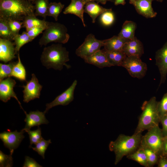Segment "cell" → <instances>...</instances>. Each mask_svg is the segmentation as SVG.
<instances>
[{"instance_id":"34","label":"cell","mask_w":167,"mask_h":167,"mask_svg":"<svg viewBox=\"0 0 167 167\" xmlns=\"http://www.w3.org/2000/svg\"><path fill=\"white\" fill-rule=\"evenodd\" d=\"M25 132H27L29 136L30 140L29 147L31 148L33 144H36L43 138L41 135V129L39 126L36 130L31 131L29 130L26 131Z\"/></svg>"},{"instance_id":"45","label":"cell","mask_w":167,"mask_h":167,"mask_svg":"<svg viewBox=\"0 0 167 167\" xmlns=\"http://www.w3.org/2000/svg\"><path fill=\"white\" fill-rule=\"evenodd\" d=\"M95 2H96V3H101L102 4H105L107 2L110 1L112 2H114L115 0H94Z\"/></svg>"},{"instance_id":"15","label":"cell","mask_w":167,"mask_h":167,"mask_svg":"<svg viewBox=\"0 0 167 167\" xmlns=\"http://www.w3.org/2000/svg\"><path fill=\"white\" fill-rule=\"evenodd\" d=\"M14 43L10 40L0 38V60L5 63L16 58Z\"/></svg>"},{"instance_id":"14","label":"cell","mask_w":167,"mask_h":167,"mask_svg":"<svg viewBox=\"0 0 167 167\" xmlns=\"http://www.w3.org/2000/svg\"><path fill=\"white\" fill-rule=\"evenodd\" d=\"M26 117L24 119L26 122L25 126L22 130L25 131L30 130L32 127L38 126L42 124H48L49 121L46 119L45 114L46 113L39 110L30 111L28 114L25 111Z\"/></svg>"},{"instance_id":"35","label":"cell","mask_w":167,"mask_h":167,"mask_svg":"<svg viewBox=\"0 0 167 167\" xmlns=\"http://www.w3.org/2000/svg\"><path fill=\"white\" fill-rule=\"evenodd\" d=\"M14 150L10 151L9 155H6L0 151V166L1 167H11L13 165L12 155Z\"/></svg>"},{"instance_id":"6","label":"cell","mask_w":167,"mask_h":167,"mask_svg":"<svg viewBox=\"0 0 167 167\" xmlns=\"http://www.w3.org/2000/svg\"><path fill=\"white\" fill-rule=\"evenodd\" d=\"M148 130L142 136L140 144L149 148L159 156L162 152L163 137L162 130L158 125Z\"/></svg>"},{"instance_id":"33","label":"cell","mask_w":167,"mask_h":167,"mask_svg":"<svg viewBox=\"0 0 167 167\" xmlns=\"http://www.w3.org/2000/svg\"><path fill=\"white\" fill-rule=\"evenodd\" d=\"M114 14L111 9L102 14L100 18L101 24L105 26H109L112 24L114 20Z\"/></svg>"},{"instance_id":"30","label":"cell","mask_w":167,"mask_h":167,"mask_svg":"<svg viewBox=\"0 0 167 167\" xmlns=\"http://www.w3.org/2000/svg\"><path fill=\"white\" fill-rule=\"evenodd\" d=\"M139 146L143 149L145 152L149 167L153 166L158 162V155L145 146L140 144Z\"/></svg>"},{"instance_id":"42","label":"cell","mask_w":167,"mask_h":167,"mask_svg":"<svg viewBox=\"0 0 167 167\" xmlns=\"http://www.w3.org/2000/svg\"><path fill=\"white\" fill-rule=\"evenodd\" d=\"M160 121L162 125V134L165 136L167 135V113L160 117Z\"/></svg>"},{"instance_id":"29","label":"cell","mask_w":167,"mask_h":167,"mask_svg":"<svg viewBox=\"0 0 167 167\" xmlns=\"http://www.w3.org/2000/svg\"><path fill=\"white\" fill-rule=\"evenodd\" d=\"M64 6V5L61 2H52L49 3L47 12V16L52 17L56 21Z\"/></svg>"},{"instance_id":"26","label":"cell","mask_w":167,"mask_h":167,"mask_svg":"<svg viewBox=\"0 0 167 167\" xmlns=\"http://www.w3.org/2000/svg\"><path fill=\"white\" fill-rule=\"evenodd\" d=\"M33 3L35 4V15L41 16L45 19L47 16L49 0H36Z\"/></svg>"},{"instance_id":"40","label":"cell","mask_w":167,"mask_h":167,"mask_svg":"<svg viewBox=\"0 0 167 167\" xmlns=\"http://www.w3.org/2000/svg\"><path fill=\"white\" fill-rule=\"evenodd\" d=\"M124 46L131 48L143 47L141 42L135 36L133 39L130 40Z\"/></svg>"},{"instance_id":"24","label":"cell","mask_w":167,"mask_h":167,"mask_svg":"<svg viewBox=\"0 0 167 167\" xmlns=\"http://www.w3.org/2000/svg\"><path fill=\"white\" fill-rule=\"evenodd\" d=\"M18 61L14 66L11 76L14 77L21 81H26L25 69L22 63L19 53L18 54Z\"/></svg>"},{"instance_id":"36","label":"cell","mask_w":167,"mask_h":167,"mask_svg":"<svg viewBox=\"0 0 167 167\" xmlns=\"http://www.w3.org/2000/svg\"><path fill=\"white\" fill-rule=\"evenodd\" d=\"M122 51L127 56H138L140 57L143 53V48H131L124 46Z\"/></svg>"},{"instance_id":"18","label":"cell","mask_w":167,"mask_h":167,"mask_svg":"<svg viewBox=\"0 0 167 167\" xmlns=\"http://www.w3.org/2000/svg\"><path fill=\"white\" fill-rule=\"evenodd\" d=\"M84 60L86 63L92 64L99 68L113 66L109 62L102 49H100Z\"/></svg>"},{"instance_id":"49","label":"cell","mask_w":167,"mask_h":167,"mask_svg":"<svg viewBox=\"0 0 167 167\" xmlns=\"http://www.w3.org/2000/svg\"><path fill=\"white\" fill-rule=\"evenodd\" d=\"M135 0H129L130 3L132 4Z\"/></svg>"},{"instance_id":"11","label":"cell","mask_w":167,"mask_h":167,"mask_svg":"<svg viewBox=\"0 0 167 167\" xmlns=\"http://www.w3.org/2000/svg\"><path fill=\"white\" fill-rule=\"evenodd\" d=\"M77 83V80H75L71 85L64 92L58 96L52 102L46 104V108L44 112L46 113L50 108L58 105H66L72 101Z\"/></svg>"},{"instance_id":"41","label":"cell","mask_w":167,"mask_h":167,"mask_svg":"<svg viewBox=\"0 0 167 167\" xmlns=\"http://www.w3.org/2000/svg\"><path fill=\"white\" fill-rule=\"evenodd\" d=\"M23 167H41L42 166L37 163L34 159L26 156Z\"/></svg>"},{"instance_id":"25","label":"cell","mask_w":167,"mask_h":167,"mask_svg":"<svg viewBox=\"0 0 167 167\" xmlns=\"http://www.w3.org/2000/svg\"><path fill=\"white\" fill-rule=\"evenodd\" d=\"M127 158L135 161L145 167H149L145 152L140 146L135 151L127 156Z\"/></svg>"},{"instance_id":"10","label":"cell","mask_w":167,"mask_h":167,"mask_svg":"<svg viewBox=\"0 0 167 167\" xmlns=\"http://www.w3.org/2000/svg\"><path fill=\"white\" fill-rule=\"evenodd\" d=\"M25 131L22 130L20 132L17 130L14 131H4L0 134V139L4 145L10 151L14 150L19 146L24 138V133Z\"/></svg>"},{"instance_id":"43","label":"cell","mask_w":167,"mask_h":167,"mask_svg":"<svg viewBox=\"0 0 167 167\" xmlns=\"http://www.w3.org/2000/svg\"><path fill=\"white\" fill-rule=\"evenodd\" d=\"M158 167H167V159L165 158H161L159 160Z\"/></svg>"},{"instance_id":"50","label":"cell","mask_w":167,"mask_h":167,"mask_svg":"<svg viewBox=\"0 0 167 167\" xmlns=\"http://www.w3.org/2000/svg\"><path fill=\"white\" fill-rule=\"evenodd\" d=\"M28 1H29L31 2H32V3L34 2L36 0H27Z\"/></svg>"},{"instance_id":"21","label":"cell","mask_w":167,"mask_h":167,"mask_svg":"<svg viewBox=\"0 0 167 167\" xmlns=\"http://www.w3.org/2000/svg\"><path fill=\"white\" fill-rule=\"evenodd\" d=\"M102 50L113 66H121L122 62L127 56L122 51H109L105 49Z\"/></svg>"},{"instance_id":"51","label":"cell","mask_w":167,"mask_h":167,"mask_svg":"<svg viewBox=\"0 0 167 167\" xmlns=\"http://www.w3.org/2000/svg\"><path fill=\"white\" fill-rule=\"evenodd\" d=\"M156 0L158 2H162L163 1V0Z\"/></svg>"},{"instance_id":"32","label":"cell","mask_w":167,"mask_h":167,"mask_svg":"<svg viewBox=\"0 0 167 167\" xmlns=\"http://www.w3.org/2000/svg\"><path fill=\"white\" fill-rule=\"evenodd\" d=\"M51 140H45L42 138L35 144V147L31 148L34 151L37 152L43 159L45 158V153L49 144L51 143Z\"/></svg>"},{"instance_id":"48","label":"cell","mask_w":167,"mask_h":167,"mask_svg":"<svg viewBox=\"0 0 167 167\" xmlns=\"http://www.w3.org/2000/svg\"><path fill=\"white\" fill-rule=\"evenodd\" d=\"M163 141H167V135L163 137Z\"/></svg>"},{"instance_id":"46","label":"cell","mask_w":167,"mask_h":167,"mask_svg":"<svg viewBox=\"0 0 167 167\" xmlns=\"http://www.w3.org/2000/svg\"><path fill=\"white\" fill-rule=\"evenodd\" d=\"M115 5H118L120 4L124 5L126 3L125 0H115L114 2Z\"/></svg>"},{"instance_id":"9","label":"cell","mask_w":167,"mask_h":167,"mask_svg":"<svg viewBox=\"0 0 167 167\" xmlns=\"http://www.w3.org/2000/svg\"><path fill=\"white\" fill-rule=\"evenodd\" d=\"M25 85L22 87L24 88L23 101L28 103L36 98H39L42 86L39 83L38 80L34 74L32 75L31 79L27 82Z\"/></svg>"},{"instance_id":"19","label":"cell","mask_w":167,"mask_h":167,"mask_svg":"<svg viewBox=\"0 0 167 167\" xmlns=\"http://www.w3.org/2000/svg\"><path fill=\"white\" fill-rule=\"evenodd\" d=\"M130 40L114 36L110 38L104 40V49L109 51H122L125 44Z\"/></svg>"},{"instance_id":"12","label":"cell","mask_w":167,"mask_h":167,"mask_svg":"<svg viewBox=\"0 0 167 167\" xmlns=\"http://www.w3.org/2000/svg\"><path fill=\"white\" fill-rule=\"evenodd\" d=\"M16 82L10 77L0 81V100L4 102H7L11 97L14 98L18 101L22 109L21 104L18 100L13 90Z\"/></svg>"},{"instance_id":"13","label":"cell","mask_w":167,"mask_h":167,"mask_svg":"<svg viewBox=\"0 0 167 167\" xmlns=\"http://www.w3.org/2000/svg\"><path fill=\"white\" fill-rule=\"evenodd\" d=\"M156 64L158 67L161 75L159 86L165 82L167 74V42L156 53Z\"/></svg>"},{"instance_id":"37","label":"cell","mask_w":167,"mask_h":167,"mask_svg":"<svg viewBox=\"0 0 167 167\" xmlns=\"http://www.w3.org/2000/svg\"><path fill=\"white\" fill-rule=\"evenodd\" d=\"M7 20L10 28L14 36L19 34V30L23 27V21L15 20Z\"/></svg>"},{"instance_id":"22","label":"cell","mask_w":167,"mask_h":167,"mask_svg":"<svg viewBox=\"0 0 167 167\" xmlns=\"http://www.w3.org/2000/svg\"><path fill=\"white\" fill-rule=\"evenodd\" d=\"M136 28V23L131 21L126 20L122 26V29L118 36L123 38L131 40L135 36Z\"/></svg>"},{"instance_id":"5","label":"cell","mask_w":167,"mask_h":167,"mask_svg":"<svg viewBox=\"0 0 167 167\" xmlns=\"http://www.w3.org/2000/svg\"><path fill=\"white\" fill-rule=\"evenodd\" d=\"M44 31L39 42L41 46L52 42L65 44L70 38L66 26L59 23L47 21V27Z\"/></svg>"},{"instance_id":"1","label":"cell","mask_w":167,"mask_h":167,"mask_svg":"<svg viewBox=\"0 0 167 167\" xmlns=\"http://www.w3.org/2000/svg\"><path fill=\"white\" fill-rule=\"evenodd\" d=\"M35 6L27 0H0V17L23 21L27 16L34 15Z\"/></svg>"},{"instance_id":"2","label":"cell","mask_w":167,"mask_h":167,"mask_svg":"<svg viewBox=\"0 0 167 167\" xmlns=\"http://www.w3.org/2000/svg\"><path fill=\"white\" fill-rule=\"evenodd\" d=\"M41 60L43 65L48 69L53 68L61 71L63 66L68 68L70 67L66 63L69 60V52L60 43L45 47Z\"/></svg>"},{"instance_id":"7","label":"cell","mask_w":167,"mask_h":167,"mask_svg":"<svg viewBox=\"0 0 167 167\" xmlns=\"http://www.w3.org/2000/svg\"><path fill=\"white\" fill-rule=\"evenodd\" d=\"M104 46L103 40L97 39L90 33L87 36L83 43L76 50V55L84 59L101 49Z\"/></svg>"},{"instance_id":"28","label":"cell","mask_w":167,"mask_h":167,"mask_svg":"<svg viewBox=\"0 0 167 167\" xmlns=\"http://www.w3.org/2000/svg\"><path fill=\"white\" fill-rule=\"evenodd\" d=\"M14 43L15 45V54L19 52L20 48L25 44L32 40L30 38L27 32L24 31L21 34L15 35L14 37Z\"/></svg>"},{"instance_id":"8","label":"cell","mask_w":167,"mask_h":167,"mask_svg":"<svg viewBox=\"0 0 167 167\" xmlns=\"http://www.w3.org/2000/svg\"><path fill=\"white\" fill-rule=\"evenodd\" d=\"M138 56H127L122 62L121 66L125 68L132 77L141 79L145 75L147 67Z\"/></svg>"},{"instance_id":"31","label":"cell","mask_w":167,"mask_h":167,"mask_svg":"<svg viewBox=\"0 0 167 167\" xmlns=\"http://www.w3.org/2000/svg\"><path fill=\"white\" fill-rule=\"evenodd\" d=\"M16 62H11L7 64L0 63V81L11 77L13 68Z\"/></svg>"},{"instance_id":"17","label":"cell","mask_w":167,"mask_h":167,"mask_svg":"<svg viewBox=\"0 0 167 167\" xmlns=\"http://www.w3.org/2000/svg\"><path fill=\"white\" fill-rule=\"evenodd\" d=\"M70 4L63 12L64 14H72L79 17L81 20L83 26L86 27L84 18V6L86 3L83 0H71Z\"/></svg>"},{"instance_id":"38","label":"cell","mask_w":167,"mask_h":167,"mask_svg":"<svg viewBox=\"0 0 167 167\" xmlns=\"http://www.w3.org/2000/svg\"><path fill=\"white\" fill-rule=\"evenodd\" d=\"M158 109L160 117L167 113V93L158 103Z\"/></svg>"},{"instance_id":"47","label":"cell","mask_w":167,"mask_h":167,"mask_svg":"<svg viewBox=\"0 0 167 167\" xmlns=\"http://www.w3.org/2000/svg\"><path fill=\"white\" fill-rule=\"evenodd\" d=\"M86 3L89 2L94 1V0H83Z\"/></svg>"},{"instance_id":"39","label":"cell","mask_w":167,"mask_h":167,"mask_svg":"<svg viewBox=\"0 0 167 167\" xmlns=\"http://www.w3.org/2000/svg\"><path fill=\"white\" fill-rule=\"evenodd\" d=\"M45 27H37L32 28L26 30L30 38L33 40L36 36L42 33L46 29Z\"/></svg>"},{"instance_id":"27","label":"cell","mask_w":167,"mask_h":167,"mask_svg":"<svg viewBox=\"0 0 167 167\" xmlns=\"http://www.w3.org/2000/svg\"><path fill=\"white\" fill-rule=\"evenodd\" d=\"M14 36L10 28L7 20L0 17V38L12 41Z\"/></svg>"},{"instance_id":"23","label":"cell","mask_w":167,"mask_h":167,"mask_svg":"<svg viewBox=\"0 0 167 167\" xmlns=\"http://www.w3.org/2000/svg\"><path fill=\"white\" fill-rule=\"evenodd\" d=\"M22 21L23 27L25 28L26 31L34 27H47V21L39 19L35 15L26 16Z\"/></svg>"},{"instance_id":"3","label":"cell","mask_w":167,"mask_h":167,"mask_svg":"<svg viewBox=\"0 0 167 167\" xmlns=\"http://www.w3.org/2000/svg\"><path fill=\"white\" fill-rule=\"evenodd\" d=\"M142 136L141 133L134 134L131 136L120 134L116 140L110 142L109 148L115 153V165L123 156L132 153L138 148Z\"/></svg>"},{"instance_id":"16","label":"cell","mask_w":167,"mask_h":167,"mask_svg":"<svg viewBox=\"0 0 167 167\" xmlns=\"http://www.w3.org/2000/svg\"><path fill=\"white\" fill-rule=\"evenodd\" d=\"M155 0H135L133 4L137 12L146 18H152L156 16L157 13L152 6V2Z\"/></svg>"},{"instance_id":"4","label":"cell","mask_w":167,"mask_h":167,"mask_svg":"<svg viewBox=\"0 0 167 167\" xmlns=\"http://www.w3.org/2000/svg\"><path fill=\"white\" fill-rule=\"evenodd\" d=\"M158 103L155 97L144 102L141 107L142 112L134 134L142 133L145 130L158 125L160 121Z\"/></svg>"},{"instance_id":"44","label":"cell","mask_w":167,"mask_h":167,"mask_svg":"<svg viewBox=\"0 0 167 167\" xmlns=\"http://www.w3.org/2000/svg\"><path fill=\"white\" fill-rule=\"evenodd\" d=\"M162 152L167 156V141H163Z\"/></svg>"},{"instance_id":"20","label":"cell","mask_w":167,"mask_h":167,"mask_svg":"<svg viewBox=\"0 0 167 167\" xmlns=\"http://www.w3.org/2000/svg\"><path fill=\"white\" fill-rule=\"evenodd\" d=\"M110 9L103 7L95 1H91L88 2L85 4L84 12L90 16L92 19V23H94L96 18L98 16Z\"/></svg>"}]
</instances>
